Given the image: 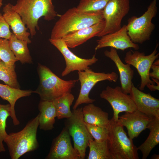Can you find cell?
<instances>
[{
    "label": "cell",
    "instance_id": "5b68a950",
    "mask_svg": "<svg viewBox=\"0 0 159 159\" xmlns=\"http://www.w3.org/2000/svg\"><path fill=\"white\" fill-rule=\"evenodd\" d=\"M123 127L118 121L110 120L107 140L112 159H138L137 147Z\"/></svg>",
    "mask_w": 159,
    "mask_h": 159
},
{
    "label": "cell",
    "instance_id": "7c38bea8",
    "mask_svg": "<svg viewBox=\"0 0 159 159\" xmlns=\"http://www.w3.org/2000/svg\"><path fill=\"white\" fill-rule=\"evenodd\" d=\"M49 40L60 51L64 58L66 66L61 74L62 77L66 76L74 71H84L90 68V66L95 63L98 61L95 54L91 58L88 59L78 57L69 49L62 39L50 38Z\"/></svg>",
    "mask_w": 159,
    "mask_h": 159
},
{
    "label": "cell",
    "instance_id": "9a60e30c",
    "mask_svg": "<svg viewBox=\"0 0 159 159\" xmlns=\"http://www.w3.org/2000/svg\"><path fill=\"white\" fill-rule=\"evenodd\" d=\"M97 42V44L95 48L96 51L107 47L122 51L129 48H133L135 50L139 49V45L133 42L128 35L126 25L116 32L101 37Z\"/></svg>",
    "mask_w": 159,
    "mask_h": 159
},
{
    "label": "cell",
    "instance_id": "d6986e66",
    "mask_svg": "<svg viewBox=\"0 0 159 159\" xmlns=\"http://www.w3.org/2000/svg\"><path fill=\"white\" fill-rule=\"evenodd\" d=\"M11 4L8 3L4 6L3 16L16 37L27 42L28 44H30L31 41L29 37L30 34L27 31L28 29L19 15L12 8Z\"/></svg>",
    "mask_w": 159,
    "mask_h": 159
},
{
    "label": "cell",
    "instance_id": "8d00e7d4",
    "mask_svg": "<svg viewBox=\"0 0 159 159\" xmlns=\"http://www.w3.org/2000/svg\"><path fill=\"white\" fill-rule=\"evenodd\" d=\"M1 105V104H0V109Z\"/></svg>",
    "mask_w": 159,
    "mask_h": 159
},
{
    "label": "cell",
    "instance_id": "603a6c76",
    "mask_svg": "<svg viewBox=\"0 0 159 159\" xmlns=\"http://www.w3.org/2000/svg\"><path fill=\"white\" fill-rule=\"evenodd\" d=\"M148 129L150 130L148 137L137 147L142 153V159H146L152 150L159 143V118H154Z\"/></svg>",
    "mask_w": 159,
    "mask_h": 159
},
{
    "label": "cell",
    "instance_id": "74e56055",
    "mask_svg": "<svg viewBox=\"0 0 159 159\" xmlns=\"http://www.w3.org/2000/svg\"><path fill=\"white\" fill-rule=\"evenodd\" d=\"M1 60L0 59V61Z\"/></svg>",
    "mask_w": 159,
    "mask_h": 159
},
{
    "label": "cell",
    "instance_id": "f1b7e54d",
    "mask_svg": "<svg viewBox=\"0 0 159 159\" xmlns=\"http://www.w3.org/2000/svg\"><path fill=\"white\" fill-rule=\"evenodd\" d=\"M0 59L8 67H15V58L9 45V40L0 38Z\"/></svg>",
    "mask_w": 159,
    "mask_h": 159
},
{
    "label": "cell",
    "instance_id": "484cf974",
    "mask_svg": "<svg viewBox=\"0 0 159 159\" xmlns=\"http://www.w3.org/2000/svg\"><path fill=\"white\" fill-rule=\"evenodd\" d=\"M88 147L89 152L87 159H112L107 140L100 142L90 140Z\"/></svg>",
    "mask_w": 159,
    "mask_h": 159
},
{
    "label": "cell",
    "instance_id": "7402d4cb",
    "mask_svg": "<svg viewBox=\"0 0 159 159\" xmlns=\"http://www.w3.org/2000/svg\"><path fill=\"white\" fill-rule=\"evenodd\" d=\"M39 128L44 131L50 130L54 128L57 117L56 110L52 101L40 100L38 106Z\"/></svg>",
    "mask_w": 159,
    "mask_h": 159
},
{
    "label": "cell",
    "instance_id": "d6a6232c",
    "mask_svg": "<svg viewBox=\"0 0 159 159\" xmlns=\"http://www.w3.org/2000/svg\"><path fill=\"white\" fill-rule=\"evenodd\" d=\"M151 69H152V72H150V77L159 80V65H156L153 64Z\"/></svg>",
    "mask_w": 159,
    "mask_h": 159
},
{
    "label": "cell",
    "instance_id": "6da1fadb",
    "mask_svg": "<svg viewBox=\"0 0 159 159\" xmlns=\"http://www.w3.org/2000/svg\"><path fill=\"white\" fill-rule=\"evenodd\" d=\"M12 8L20 16L32 37L39 29L38 21L42 17L47 21L54 19L57 15L52 0H17Z\"/></svg>",
    "mask_w": 159,
    "mask_h": 159
},
{
    "label": "cell",
    "instance_id": "9c48e42d",
    "mask_svg": "<svg viewBox=\"0 0 159 159\" xmlns=\"http://www.w3.org/2000/svg\"><path fill=\"white\" fill-rule=\"evenodd\" d=\"M158 46V44H157L153 52L147 55H145L144 52L137 50L133 51L131 50L126 53L124 58L125 62L134 67L140 77L141 83L139 89L141 91L144 90L147 85L155 83L150 79L149 73L152 65L159 57V53H157V50Z\"/></svg>",
    "mask_w": 159,
    "mask_h": 159
},
{
    "label": "cell",
    "instance_id": "e0dca14e",
    "mask_svg": "<svg viewBox=\"0 0 159 159\" xmlns=\"http://www.w3.org/2000/svg\"><path fill=\"white\" fill-rule=\"evenodd\" d=\"M105 55L114 62L118 69L120 74L121 87L123 92L130 94L133 83L132 80L134 74V70L128 64L124 63L120 57L116 49L111 47L110 50L104 52Z\"/></svg>",
    "mask_w": 159,
    "mask_h": 159
},
{
    "label": "cell",
    "instance_id": "4316f807",
    "mask_svg": "<svg viewBox=\"0 0 159 159\" xmlns=\"http://www.w3.org/2000/svg\"><path fill=\"white\" fill-rule=\"evenodd\" d=\"M109 0H80L76 8L82 14H91L102 12Z\"/></svg>",
    "mask_w": 159,
    "mask_h": 159
},
{
    "label": "cell",
    "instance_id": "d590c367",
    "mask_svg": "<svg viewBox=\"0 0 159 159\" xmlns=\"http://www.w3.org/2000/svg\"><path fill=\"white\" fill-rule=\"evenodd\" d=\"M2 0H0V8L2 5Z\"/></svg>",
    "mask_w": 159,
    "mask_h": 159
},
{
    "label": "cell",
    "instance_id": "e575fe53",
    "mask_svg": "<svg viewBox=\"0 0 159 159\" xmlns=\"http://www.w3.org/2000/svg\"><path fill=\"white\" fill-rule=\"evenodd\" d=\"M151 158L153 159H159V155H158L154 154L152 156Z\"/></svg>",
    "mask_w": 159,
    "mask_h": 159
},
{
    "label": "cell",
    "instance_id": "8fae6325",
    "mask_svg": "<svg viewBox=\"0 0 159 159\" xmlns=\"http://www.w3.org/2000/svg\"><path fill=\"white\" fill-rule=\"evenodd\" d=\"M100 97L111 105L113 112L112 118L115 121L118 120L120 113L132 112L137 110L130 95L124 93L121 87L113 88L107 86L100 93Z\"/></svg>",
    "mask_w": 159,
    "mask_h": 159
},
{
    "label": "cell",
    "instance_id": "44dd1931",
    "mask_svg": "<svg viewBox=\"0 0 159 159\" xmlns=\"http://www.w3.org/2000/svg\"><path fill=\"white\" fill-rule=\"evenodd\" d=\"M82 112L85 122L108 127L110 122L108 113L93 103L85 106L82 108Z\"/></svg>",
    "mask_w": 159,
    "mask_h": 159
},
{
    "label": "cell",
    "instance_id": "277c9868",
    "mask_svg": "<svg viewBox=\"0 0 159 159\" xmlns=\"http://www.w3.org/2000/svg\"><path fill=\"white\" fill-rule=\"evenodd\" d=\"M39 86L34 93L38 94L41 101H52L64 94L70 93L78 80H65L60 78L46 66L39 64Z\"/></svg>",
    "mask_w": 159,
    "mask_h": 159
},
{
    "label": "cell",
    "instance_id": "1f68e13d",
    "mask_svg": "<svg viewBox=\"0 0 159 159\" xmlns=\"http://www.w3.org/2000/svg\"><path fill=\"white\" fill-rule=\"evenodd\" d=\"M11 33L9 29V26L3 15L0 13V38L9 40Z\"/></svg>",
    "mask_w": 159,
    "mask_h": 159
},
{
    "label": "cell",
    "instance_id": "f546056e",
    "mask_svg": "<svg viewBox=\"0 0 159 159\" xmlns=\"http://www.w3.org/2000/svg\"><path fill=\"white\" fill-rule=\"evenodd\" d=\"M10 105H1L0 109V152L6 151L3 142L8 136L6 131V121L10 116Z\"/></svg>",
    "mask_w": 159,
    "mask_h": 159
},
{
    "label": "cell",
    "instance_id": "7a4b0ae2",
    "mask_svg": "<svg viewBox=\"0 0 159 159\" xmlns=\"http://www.w3.org/2000/svg\"><path fill=\"white\" fill-rule=\"evenodd\" d=\"M104 20L102 12L86 14L79 12L76 7L70 8L60 16L52 30L50 38L62 39L64 36L88 27Z\"/></svg>",
    "mask_w": 159,
    "mask_h": 159
},
{
    "label": "cell",
    "instance_id": "30bf717a",
    "mask_svg": "<svg viewBox=\"0 0 159 159\" xmlns=\"http://www.w3.org/2000/svg\"><path fill=\"white\" fill-rule=\"evenodd\" d=\"M130 9V0H109L102 11L105 26L98 37L120 29L123 18Z\"/></svg>",
    "mask_w": 159,
    "mask_h": 159
},
{
    "label": "cell",
    "instance_id": "d4e9b609",
    "mask_svg": "<svg viewBox=\"0 0 159 159\" xmlns=\"http://www.w3.org/2000/svg\"><path fill=\"white\" fill-rule=\"evenodd\" d=\"M74 100V96L70 92L64 94L52 101L58 119L67 118L71 116L72 112L70 107Z\"/></svg>",
    "mask_w": 159,
    "mask_h": 159
},
{
    "label": "cell",
    "instance_id": "4dcf8cb0",
    "mask_svg": "<svg viewBox=\"0 0 159 159\" xmlns=\"http://www.w3.org/2000/svg\"><path fill=\"white\" fill-rule=\"evenodd\" d=\"M85 123L89 132L95 140L100 142L107 140L109 133L108 128Z\"/></svg>",
    "mask_w": 159,
    "mask_h": 159
},
{
    "label": "cell",
    "instance_id": "2e32d148",
    "mask_svg": "<svg viewBox=\"0 0 159 159\" xmlns=\"http://www.w3.org/2000/svg\"><path fill=\"white\" fill-rule=\"evenodd\" d=\"M137 110L153 118H159V100L132 85L130 93Z\"/></svg>",
    "mask_w": 159,
    "mask_h": 159
},
{
    "label": "cell",
    "instance_id": "52a82bcc",
    "mask_svg": "<svg viewBox=\"0 0 159 159\" xmlns=\"http://www.w3.org/2000/svg\"><path fill=\"white\" fill-rule=\"evenodd\" d=\"M82 108L73 110L71 117L66 118L65 127L72 138L74 148L80 159L85 158L89 141L93 138L89 132L83 119Z\"/></svg>",
    "mask_w": 159,
    "mask_h": 159
},
{
    "label": "cell",
    "instance_id": "83f0119b",
    "mask_svg": "<svg viewBox=\"0 0 159 159\" xmlns=\"http://www.w3.org/2000/svg\"><path fill=\"white\" fill-rule=\"evenodd\" d=\"M15 67H8L2 61H0V80L8 86L16 89H20Z\"/></svg>",
    "mask_w": 159,
    "mask_h": 159
},
{
    "label": "cell",
    "instance_id": "ba28073f",
    "mask_svg": "<svg viewBox=\"0 0 159 159\" xmlns=\"http://www.w3.org/2000/svg\"><path fill=\"white\" fill-rule=\"evenodd\" d=\"M78 80L81 85L80 93L73 107V110L78 108L81 104L93 103L95 100L89 97L90 92L94 86L98 82L108 80L116 82L118 75L115 72L105 73L104 72H95L90 68L84 71H78Z\"/></svg>",
    "mask_w": 159,
    "mask_h": 159
},
{
    "label": "cell",
    "instance_id": "ac0fdd59",
    "mask_svg": "<svg viewBox=\"0 0 159 159\" xmlns=\"http://www.w3.org/2000/svg\"><path fill=\"white\" fill-rule=\"evenodd\" d=\"M105 20L66 35L62 39L68 48L77 47L95 37H98L105 26Z\"/></svg>",
    "mask_w": 159,
    "mask_h": 159
},
{
    "label": "cell",
    "instance_id": "8992f818",
    "mask_svg": "<svg viewBox=\"0 0 159 159\" xmlns=\"http://www.w3.org/2000/svg\"><path fill=\"white\" fill-rule=\"evenodd\" d=\"M157 12V0H153L142 16H133L128 19L126 25L127 33L133 42L142 44L150 39L155 28L152 20Z\"/></svg>",
    "mask_w": 159,
    "mask_h": 159
},
{
    "label": "cell",
    "instance_id": "5bb4252c",
    "mask_svg": "<svg viewBox=\"0 0 159 159\" xmlns=\"http://www.w3.org/2000/svg\"><path fill=\"white\" fill-rule=\"evenodd\" d=\"M46 159H80L72 146L70 135L67 130L63 128L60 133L53 140Z\"/></svg>",
    "mask_w": 159,
    "mask_h": 159
},
{
    "label": "cell",
    "instance_id": "cb8c5ba5",
    "mask_svg": "<svg viewBox=\"0 0 159 159\" xmlns=\"http://www.w3.org/2000/svg\"><path fill=\"white\" fill-rule=\"evenodd\" d=\"M9 42L10 48L17 61L22 64L32 63V58L27 42L18 39L12 33Z\"/></svg>",
    "mask_w": 159,
    "mask_h": 159
},
{
    "label": "cell",
    "instance_id": "3957f363",
    "mask_svg": "<svg viewBox=\"0 0 159 159\" xmlns=\"http://www.w3.org/2000/svg\"><path fill=\"white\" fill-rule=\"evenodd\" d=\"M39 126V114L30 120L19 131L8 134L4 142L11 159H18L25 154L39 147L37 132Z\"/></svg>",
    "mask_w": 159,
    "mask_h": 159
},
{
    "label": "cell",
    "instance_id": "4fadbf2b",
    "mask_svg": "<svg viewBox=\"0 0 159 159\" xmlns=\"http://www.w3.org/2000/svg\"><path fill=\"white\" fill-rule=\"evenodd\" d=\"M154 118L136 110L132 112H125L119 117L117 121L126 127L129 138L132 140L148 128Z\"/></svg>",
    "mask_w": 159,
    "mask_h": 159
},
{
    "label": "cell",
    "instance_id": "836d02e7",
    "mask_svg": "<svg viewBox=\"0 0 159 159\" xmlns=\"http://www.w3.org/2000/svg\"><path fill=\"white\" fill-rule=\"evenodd\" d=\"M148 84L146 85V87L151 91L159 90V82H157L156 85Z\"/></svg>",
    "mask_w": 159,
    "mask_h": 159
},
{
    "label": "cell",
    "instance_id": "ffe728a7",
    "mask_svg": "<svg viewBox=\"0 0 159 159\" xmlns=\"http://www.w3.org/2000/svg\"><path fill=\"white\" fill-rule=\"evenodd\" d=\"M34 93L31 90H21L11 87L6 85L0 83V97L8 101L10 105V116L14 125H18L20 122L16 114L15 106L16 102L19 98L29 96Z\"/></svg>",
    "mask_w": 159,
    "mask_h": 159
}]
</instances>
